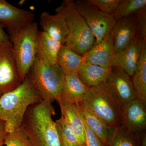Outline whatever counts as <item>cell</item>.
<instances>
[{"label":"cell","mask_w":146,"mask_h":146,"mask_svg":"<svg viewBox=\"0 0 146 146\" xmlns=\"http://www.w3.org/2000/svg\"><path fill=\"white\" fill-rule=\"evenodd\" d=\"M55 111L52 103L42 101L27 110L22 126L33 146H61L55 121Z\"/></svg>","instance_id":"1"},{"label":"cell","mask_w":146,"mask_h":146,"mask_svg":"<svg viewBox=\"0 0 146 146\" xmlns=\"http://www.w3.org/2000/svg\"><path fill=\"white\" fill-rule=\"evenodd\" d=\"M42 101L27 76L16 89L3 94L0 97V120L5 122L7 133L21 127L28 108Z\"/></svg>","instance_id":"2"},{"label":"cell","mask_w":146,"mask_h":146,"mask_svg":"<svg viewBox=\"0 0 146 146\" xmlns=\"http://www.w3.org/2000/svg\"><path fill=\"white\" fill-rule=\"evenodd\" d=\"M65 19L68 34L65 46L82 56L96 43V38L86 21L77 10L72 0L63 1L56 9Z\"/></svg>","instance_id":"3"},{"label":"cell","mask_w":146,"mask_h":146,"mask_svg":"<svg viewBox=\"0 0 146 146\" xmlns=\"http://www.w3.org/2000/svg\"><path fill=\"white\" fill-rule=\"evenodd\" d=\"M82 103L108 126L123 125V106L111 93L105 82L89 88Z\"/></svg>","instance_id":"4"},{"label":"cell","mask_w":146,"mask_h":146,"mask_svg":"<svg viewBox=\"0 0 146 146\" xmlns=\"http://www.w3.org/2000/svg\"><path fill=\"white\" fill-rule=\"evenodd\" d=\"M27 76L42 100L58 102L65 76L57 64H45L36 57Z\"/></svg>","instance_id":"5"},{"label":"cell","mask_w":146,"mask_h":146,"mask_svg":"<svg viewBox=\"0 0 146 146\" xmlns=\"http://www.w3.org/2000/svg\"><path fill=\"white\" fill-rule=\"evenodd\" d=\"M39 30L36 22H32L19 31L9 35L13 45L18 73L23 82L36 58Z\"/></svg>","instance_id":"6"},{"label":"cell","mask_w":146,"mask_h":146,"mask_svg":"<svg viewBox=\"0 0 146 146\" xmlns=\"http://www.w3.org/2000/svg\"><path fill=\"white\" fill-rule=\"evenodd\" d=\"M74 5L94 34L96 38L95 44L99 43L111 32L116 22L112 14L101 11L88 0L76 1Z\"/></svg>","instance_id":"7"},{"label":"cell","mask_w":146,"mask_h":146,"mask_svg":"<svg viewBox=\"0 0 146 146\" xmlns=\"http://www.w3.org/2000/svg\"><path fill=\"white\" fill-rule=\"evenodd\" d=\"M22 83L12 43H0V92L3 94L13 90Z\"/></svg>","instance_id":"8"},{"label":"cell","mask_w":146,"mask_h":146,"mask_svg":"<svg viewBox=\"0 0 146 146\" xmlns=\"http://www.w3.org/2000/svg\"><path fill=\"white\" fill-rule=\"evenodd\" d=\"M105 83L123 106L137 98L132 77L121 68L113 67Z\"/></svg>","instance_id":"9"},{"label":"cell","mask_w":146,"mask_h":146,"mask_svg":"<svg viewBox=\"0 0 146 146\" xmlns=\"http://www.w3.org/2000/svg\"><path fill=\"white\" fill-rule=\"evenodd\" d=\"M35 14L29 11L18 8L5 0H0V24L6 27L8 35L33 22Z\"/></svg>","instance_id":"10"},{"label":"cell","mask_w":146,"mask_h":146,"mask_svg":"<svg viewBox=\"0 0 146 146\" xmlns=\"http://www.w3.org/2000/svg\"><path fill=\"white\" fill-rule=\"evenodd\" d=\"M115 54L111 32L99 43L95 44L82 56V62L84 63L113 68Z\"/></svg>","instance_id":"11"},{"label":"cell","mask_w":146,"mask_h":146,"mask_svg":"<svg viewBox=\"0 0 146 146\" xmlns=\"http://www.w3.org/2000/svg\"><path fill=\"white\" fill-rule=\"evenodd\" d=\"M111 35L116 53L130 45L138 36L133 14L116 21Z\"/></svg>","instance_id":"12"},{"label":"cell","mask_w":146,"mask_h":146,"mask_svg":"<svg viewBox=\"0 0 146 146\" xmlns=\"http://www.w3.org/2000/svg\"><path fill=\"white\" fill-rule=\"evenodd\" d=\"M123 125L130 131L141 134L146 131V103L136 98L123 106Z\"/></svg>","instance_id":"13"},{"label":"cell","mask_w":146,"mask_h":146,"mask_svg":"<svg viewBox=\"0 0 146 146\" xmlns=\"http://www.w3.org/2000/svg\"><path fill=\"white\" fill-rule=\"evenodd\" d=\"M146 39L139 36L130 45L115 54L113 67L121 68L132 77L136 70L142 46Z\"/></svg>","instance_id":"14"},{"label":"cell","mask_w":146,"mask_h":146,"mask_svg":"<svg viewBox=\"0 0 146 146\" xmlns=\"http://www.w3.org/2000/svg\"><path fill=\"white\" fill-rule=\"evenodd\" d=\"M39 23L42 31L61 45L65 44L68 30L63 16L57 13L52 15L47 11H43L40 15Z\"/></svg>","instance_id":"15"},{"label":"cell","mask_w":146,"mask_h":146,"mask_svg":"<svg viewBox=\"0 0 146 146\" xmlns=\"http://www.w3.org/2000/svg\"><path fill=\"white\" fill-rule=\"evenodd\" d=\"M112 69L82 62L77 74L82 82L90 88L106 82Z\"/></svg>","instance_id":"16"},{"label":"cell","mask_w":146,"mask_h":146,"mask_svg":"<svg viewBox=\"0 0 146 146\" xmlns=\"http://www.w3.org/2000/svg\"><path fill=\"white\" fill-rule=\"evenodd\" d=\"M89 89L80 80L78 74L65 76L59 101L78 104L82 102Z\"/></svg>","instance_id":"17"},{"label":"cell","mask_w":146,"mask_h":146,"mask_svg":"<svg viewBox=\"0 0 146 146\" xmlns=\"http://www.w3.org/2000/svg\"><path fill=\"white\" fill-rule=\"evenodd\" d=\"M62 46L43 31H39L36 46V57L48 65L56 64L58 52Z\"/></svg>","instance_id":"18"},{"label":"cell","mask_w":146,"mask_h":146,"mask_svg":"<svg viewBox=\"0 0 146 146\" xmlns=\"http://www.w3.org/2000/svg\"><path fill=\"white\" fill-rule=\"evenodd\" d=\"M58 103L61 115L68 121L76 133L78 146L86 143L83 119L78 104H73L61 100L59 101Z\"/></svg>","instance_id":"19"},{"label":"cell","mask_w":146,"mask_h":146,"mask_svg":"<svg viewBox=\"0 0 146 146\" xmlns=\"http://www.w3.org/2000/svg\"><path fill=\"white\" fill-rule=\"evenodd\" d=\"M107 146H141V134H136L123 125L110 127Z\"/></svg>","instance_id":"20"},{"label":"cell","mask_w":146,"mask_h":146,"mask_svg":"<svg viewBox=\"0 0 146 146\" xmlns=\"http://www.w3.org/2000/svg\"><path fill=\"white\" fill-rule=\"evenodd\" d=\"M82 62V56L65 45L60 47L57 58V64L65 76L77 74Z\"/></svg>","instance_id":"21"},{"label":"cell","mask_w":146,"mask_h":146,"mask_svg":"<svg viewBox=\"0 0 146 146\" xmlns=\"http://www.w3.org/2000/svg\"><path fill=\"white\" fill-rule=\"evenodd\" d=\"M82 115L87 125L101 142L102 146H107L109 137L110 127L90 112L82 103L78 104Z\"/></svg>","instance_id":"22"},{"label":"cell","mask_w":146,"mask_h":146,"mask_svg":"<svg viewBox=\"0 0 146 146\" xmlns=\"http://www.w3.org/2000/svg\"><path fill=\"white\" fill-rule=\"evenodd\" d=\"M132 79L137 98L146 103V42L142 46Z\"/></svg>","instance_id":"23"},{"label":"cell","mask_w":146,"mask_h":146,"mask_svg":"<svg viewBox=\"0 0 146 146\" xmlns=\"http://www.w3.org/2000/svg\"><path fill=\"white\" fill-rule=\"evenodd\" d=\"M55 123L61 146H78L76 133L65 117L61 115Z\"/></svg>","instance_id":"24"},{"label":"cell","mask_w":146,"mask_h":146,"mask_svg":"<svg viewBox=\"0 0 146 146\" xmlns=\"http://www.w3.org/2000/svg\"><path fill=\"white\" fill-rule=\"evenodd\" d=\"M145 7H146V0H121L112 16L116 21L130 16Z\"/></svg>","instance_id":"25"},{"label":"cell","mask_w":146,"mask_h":146,"mask_svg":"<svg viewBox=\"0 0 146 146\" xmlns=\"http://www.w3.org/2000/svg\"><path fill=\"white\" fill-rule=\"evenodd\" d=\"M4 145L5 146H33L26 131L22 125L7 133Z\"/></svg>","instance_id":"26"},{"label":"cell","mask_w":146,"mask_h":146,"mask_svg":"<svg viewBox=\"0 0 146 146\" xmlns=\"http://www.w3.org/2000/svg\"><path fill=\"white\" fill-rule=\"evenodd\" d=\"M121 0H88L101 11L109 14L114 13Z\"/></svg>","instance_id":"27"},{"label":"cell","mask_w":146,"mask_h":146,"mask_svg":"<svg viewBox=\"0 0 146 146\" xmlns=\"http://www.w3.org/2000/svg\"><path fill=\"white\" fill-rule=\"evenodd\" d=\"M133 16L138 36L146 39V7L136 11Z\"/></svg>","instance_id":"28"},{"label":"cell","mask_w":146,"mask_h":146,"mask_svg":"<svg viewBox=\"0 0 146 146\" xmlns=\"http://www.w3.org/2000/svg\"><path fill=\"white\" fill-rule=\"evenodd\" d=\"M85 129L86 144L87 146H102L101 142L96 134L91 130L82 117Z\"/></svg>","instance_id":"29"},{"label":"cell","mask_w":146,"mask_h":146,"mask_svg":"<svg viewBox=\"0 0 146 146\" xmlns=\"http://www.w3.org/2000/svg\"><path fill=\"white\" fill-rule=\"evenodd\" d=\"M7 133L6 129L5 122L0 120V146L4 145L5 140Z\"/></svg>","instance_id":"30"},{"label":"cell","mask_w":146,"mask_h":146,"mask_svg":"<svg viewBox=\"0 0 146 146\" xmlns=\"http://www.w3.org/2000/svg\"><path fill=\"white\" fill-rule=\"evenodd\" d=\"M5 28L6 27L4 25L0 24V43L10 41L8 35L5 31Z\"/></svg>","instance_id":"31"},{"label":"cell","mask_w":146,"mask_h":146,"mask_svg":"<svg viewBox=\"0 0 146 146\" xmlns=\"http://www.w3.org/2000/svg\"><path fill=\"white\" fill-rule=\"evenodd\" d=\"M140 143L141 146H146V131L141 133L140 136Z\"/></svg>","instance_id":"32"},{"label":"cell","mask_w":146,"mask_h":146,"mask_svg":"<svg viewBox=\"0 0 146 146\" xmlns=\"http://www.w3.org/2000/svg\"><path fill=\"white\" fill-rule=\"evenodd\" d=\"M78 146H86V143H84L82 144V145H79Z\"/></svg>","instance_id":"33"},{"label":"cell","mask_w":146,"mask_h":146,"mask_svg":"<svg viewBox=\"0 0 146 146\" xmlns=\"http://www.w3.org/2000/svg\"><path fill=\"white\" fill-rule=\"evenodd\" d=\"M2 93L1 92H0V97H1V96L2 95Z\"/></svg>","instance_id":"34"}]
</instances>
